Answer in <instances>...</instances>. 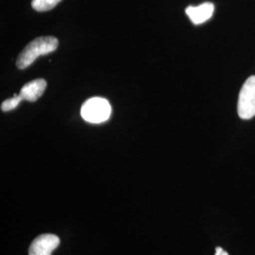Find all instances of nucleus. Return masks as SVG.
Segmentation results:
<instances>
[{
	"label": "nucleus",
	"instance_id": "1",
	"mask_svg": "<svg viewBox=\"0 0 255 255\" xmlns=\"http://www.w3.org/2000/svg\"><path fill=\"white\" fill-rule=\"evenodd\" d=\"M58 45V39L53 36L39 37L34 39L19 54L16 61L17 68H27L32 63H34L38 57L49 54L55 51Z\"/></svg>",
	"mask_w": 255,
	"mask_h": 255
},
{
	"label": "nucleus",
	"instance_id": "2",
	"mask_svg": "<svg viewBox=\"0 0 255 255\" xmlns=\"http://www.w3.org/2000/svg\"><path fill=\"white\" fill-rule=\"evenodd\" d=\"M112 113L109 101L102 98H93L82 105V119L87 122L99 124L108 120Z\"/></svg>",
	"mask_w": 255,
	"mask_h": 255
},
{
	"label": "nucleus",
	"instance_id": "3",
	"mask_svg": "<svg viewBox=\"0 0 255 255\" xmlns=\"http://www.w3.org/2000/svg\"><path fill=\"white\" fill-rule=\"evenodd\" d=\"M237 113L242 119H251L255 117V76L250 77L241 88Z\"/></svg>",
	"mask_w": 255,
	"mask_h": 255
},
{
	"label": "nucleus",
	"instance_id": "4",
	"mask_svg": "<svg viewBox=\"0 0 255 255\" xmlns=\"http://www.w3.org/2000/svg\"><path fill=\"white\" fill-rule=\"evenodd\" d=\"M60 244V238L50 234L36 237L28 250V255H51Z\"/></svg>",
	"mask_w": 255,
	"mask_h": 255
},
{
	"label": "nucleus",
	"instance_id": "5",
	"mask_svg": "<svg viewBox=\"0 0 255 255\" xmlns=\"http://www.w3.org/2000/svg\"><path fill=\"white\" fill-rule=\"evenodd\" d=\"M46 88V81L43 79H37L25 84L19 93V96L23 101L34 102L43 96Z\"/></svg>",
	"mask_w": 255,
	"mask_h": 255
},
{
	"label": "nucleus",
	"instance_id": "6",
	"mask_svg": "<svg viewBox=\"0 0 255 255\" xmlns=\"http://www.w3.org/2000/svg\"><path fill=\"white\" fill-rule=\"evenodd\" d=\"M214 10H215L214 4L206 2L198 7L189 6L185 9V12L191 20L192 23H194L195 25H200L212 17Z\"/></svg>",
	"mask_w": 255,
	"mask_h": 255
},
{
	"label": "nucleus",
	"instance_id": "7",
	"mask_svg": "<svg viewBox=\"0 0 255 255\" xmlns=\"http://www.w3.org/2000/svg\"><path fill=\"white\" fill-rule=\"evenodd\" d=\"M62 0H32L31 6L37 11H46L56 7Z\"/></svg>",
	"mask_w": 255,
	"mask_h": 255
},
{
	"label": "nucleus",
	"instance_id": "8",
	"mask_svg": "<svg viewBox=\"0 0 255 255\" xmlns=\"http://www.w3.org/2000/svg\"><path fill=\"white\" fill-rule=\"evenodd\" d=\"M23 101L21 99V97L19 95H14L11 99H9L7 101H3L2 104H1V110L3 112H9V111H12L13 109H15L20 102Z\"/></svg>",
	"mask_w": 255,
	"mask_h": 255
},
{
	"label": "nucleus",
	"instance_id": "9",
	"mask_svg": "<svg viewBox=\"0 0 255 255\" xmlns=\"http://www.w3.org/2000/svg\"><path fill=\"white\" fill-rule=\"evenodd\" d=\"M229 255L228 253L226 251H224L222 248H217L216 249V255Z\"/></svg>",
	"mask_w": 255,
	"mask_h": 255
}]
</instances>
